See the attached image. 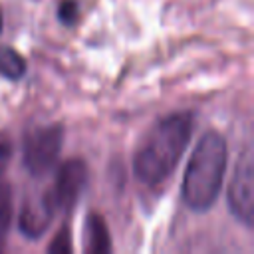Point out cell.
Returning <instances> with one entry per match:
<instances>
[{
  "label": "cell",
  "mask_w": 254,
  "mask_h": 254,
  "mask_svg": "<svg viewBox=\"0 0 254 254\" xmlns=\"http://www.w3.org/2000/svg\"><path fill=\"white\" fill-rule=\"evenodd\" d=\"M228 149L218 131H206L194 145L185 177H183V200L194 212L208 210L220 194L226 173Z\"/></svg>",
  "instance_id": "7a4b0ae2"
},
{
  "label": "cell",
  "mask_w": 254,
  "mask_h": 254,
  "mask_svg": "<svg viewBox=\"0 0 254 254\" xmlns=\"http://www.w3.org/2000/svg\"><path fill=\"white\" fill-rule=\"evenodd\" d=\"M64 145V129L62 125H42L34 127L24 137V167L30 175L42 177L46 175L54 163L58 161Z\"/></svg>",
  "instance_id": "3957f363"
},
{
  "label": "cell",
  "mask_w": 254,
  "mask_h": 254,
  "mask_svg": "<svg viewBox=\"0 0 254 254\" xmlns=\"http://www.w3.org/2000/svg\"><path fill=\"white\" fill-rule=\"evenodd\" d=\"M10 157V149L6 147V145H0V165L2 163H6V159Z\"/></svg>",
  "instance_id": "7c38bea8"
},
{
  "label": "cell",
  "mask_w": 254,
  "mask_h": 254,
  "mask_svg": "<svg viewBox=\"0 0 254 254\" xmlns=\"http://www.w3.org/2000/svg\"><path fill=\"white\" fill-rule=\"evenodd\" d=\"M0 32H2V12H0Z\"/></svg>",
  "instance_id": "4fadbf2b"
},
{
  "label": "cell",
  "mask_w": 254,
  "mask_h": 254,
  "mask_svg": "<svg viewBox=\"0 0 254 254\" xmlns=\"http://www.w3.org/2000/svg\"><path fill=\"white\" fill-rule=\"evenodd\" d=\"M56 212H58V206L50 189L42 194L28 196L18 214V228L28 238H38L46 232Z\"/></svg>",
  "instance_id": "8992f818"
},
{
  "label": "cell",
  "mask_w": 254,
  "mask_h": 254,
  "mask_svg": "<svg viewBox=\"0 0 254 254\" xmlns=\"http://www.w3.org/2000/svg\"><path fill=\"white\" fill-rule=\"evenodd\" d=\"M12 214H14L12 187H10V183L0 175V238H4V234L8 232L10 222H12Z\"/></svg>",
  "instance_id": "9c48e42d"
},
{
  "label": "cell",
  "mask_w": 254,
  "mask_h": 254,
  "mask_svg": "<svg viewBox=\"0 0 254 254\" xmlns=\"http://www.w3.org/2000/svg\"><path fill=\"white\" fill-rule=\"evenodd\" d=\"M48 250H50V252H62V254L71 250V238H69V228H67V226L58 232V236H56L54 242L48 246Z\"/></svg>",
  "instance_id": "8fae6325"
},
{
  "label": "cell",
  "mask_w": 254,
  "mask_h": 254,
  "mask_svg": "<svg viewBox=\"0 0 254 254\" xmlns=\"http://www.w3.org/2000/svg\"><path fill=\"white\" fill-rule=\"evenodd\" d=\"M226 202L238 222L248 228L254 224V159L248 147L234 165V173L226 190Z\"/></svg>",
  "instance_id": "277c9868"
},
{
  "label": "cell",
  "mask_w": 254,
  "mask_h": 254,
  "mask_svg": "<svg viewBox=\"0 0 254 254\" xmlns=\"http://www.w3.org/2000/svg\"><path fill=\"white\" fill-rule=\"evenodd\" d=\"M26 73V60L12 48H0V75L20 79Z\"/></svg>",
  "instance_id": "ba28073f"
},
{
  "label": "cell",
  "mask_w": 254,
  "mask_h": 254,
  "mask_svg": "<svg viewBox=\"0 0 254 254\" xmlns=\"http://www.w3.org/2000/svg\"><path fill=\"white\" fill-rule=\"evenodd\" d=\"M77 14H79V8H77V4H75L73 0H64V2L60 4V8H58L60 20H62L64 24H67V26L75 24Z\"/></svg>",
  "instance_id": "30bf717a"
},
{
  "label": "cell",
  "mask_w": 254,
  "mask_h": 254,
  "mask_svg": "<svg viewBox=\"0 0 254 254\" xmlns=\"http://www.w3.org/2000/svg\"><path fill=\"white\" fill-rule=\"evenodd\" d=\"M192 125L194 117L189 111L171 113L159 119L143 137L133 157V173L137 181L149 187L167 181L190 141Z\"/></svg>",
  "instance_id": "6da1fadb"
},
{
  "label": "cell",
  "mask_w": 254,
  "mask_h": 254,
  "mask_svg": "<svg viewBox=\"0 0 254 254\" xmlns=\"http://www.w3.org/2000/svg\"><path fill=\"white\" fill-rule=\"evenodd\" d=\"M87 183V167L81 159L65 161L52 185V196L56 200L58 210H71L75 200L79 198L83 187Z\"/></svg>",
  "instance_id": "5b68a950"
},
{
  "label": "cell",
  "mask_w": 254,
  "mask_h": 254,
  "mask_svg": "<svg viewBox=\"0 0 254 254\" xmlns=\"http://www.w3.org/2000/svg\"><path fill=\"white\" fill-rule=\"evenodd\" d=\"M83 250L85 252H95V254H103V252H109L111 250L109 230L105 226V220L99 214H89L85 218Z\"/></svg>",
  "instance_id": "52a82bcc"
}]
</instances>
